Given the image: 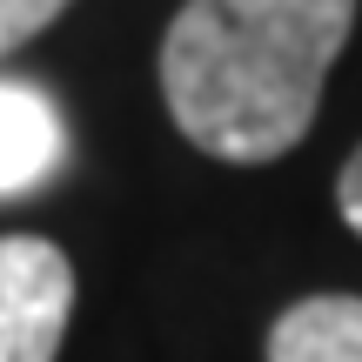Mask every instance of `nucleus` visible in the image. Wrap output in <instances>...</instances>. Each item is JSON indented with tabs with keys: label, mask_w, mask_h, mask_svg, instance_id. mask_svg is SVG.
<instances>
[{
	"label": "nucleus",
	"mask_w": 362,
	"mask_h": 362,
	"mask_svg": "<svg viewBox=\"0 0 362 362\" xmlns=\"http://www.w3.org/2000/svg\"><path fill=\"white\" fill-rule=\"evenodd\" d=\"M356 0H188L161 34V101L202 155L262 168L309 134Z\"/></svg>",
	"instance_id": "1"
},
{
	"label": "nucleus",
	"mask_w": 362,
	"mask_h": 362,
	"mask_svg": "<svg viewBox=\"0 0 362 362\" xmlns=\"http://www.w3.org/2000/svg\"><path fill=\"white\" fill-rule=\"evenodd\" d=\"M269 362H362V296H302L269 322Z\"/></svg>",
	"instance_id": "3"
},
{
	"label": "nucleus",
	"mask_w": 362,
	"mask_h": 362,
	"mask_svg": "<svg viewBox=\"0 0 362 362\" xmlns=\"http://www.w3.org/2000/svg\"><path fill=\"white\" fill-rule=\"evenodd\" d=\"M61 161V115L47 94L0 81V194H21L54 175Z\"/></svg>",
	"instance_id": "4"
},
{
	"label": "nucleus",
	"mask_w": 362,
	"mask_h": 362,
	"mask_svg": "<svg viewBox=\"0 0 362 362\" xmlns=\"http://www.w3.org/2000/svg\"><path fill=\"white\" fill-rule=\"evenodd\" d=\"M74 315V262L47 235H0V362H54Z\"/></svg>",
	"instance_id": "2"
},
{
	"label": "nucleus",
	"mask_w": 362,
	"mask_h": 362,
	"mask_svg": "<svg viewBox=\"0 0 362 362\" xmlns=\"http://www.w3.org/2000/svg\"><path fill=\"white\" fill-rule=\"evenodd\" d=\"M61 13H67V0H0V54L27 47L34 34H47Z\"/></svg>",
	"instance_id": "5"
},
{
	"label": "nucleus",
	"mask_w": 362,
	"mask_h": 362,
	"mask_svg": "<svg viewBox=\"0 0 362 362\" xmlns=\"http://www.w3.org/2000/svg\"><path fill=\"white\" fill-rule=\"evenodd\" d=\"M336 202H342V221L362 235V148L342 161V181H336Z\"/></svg>",
	"instance_id": "6"
}]
</instances>
